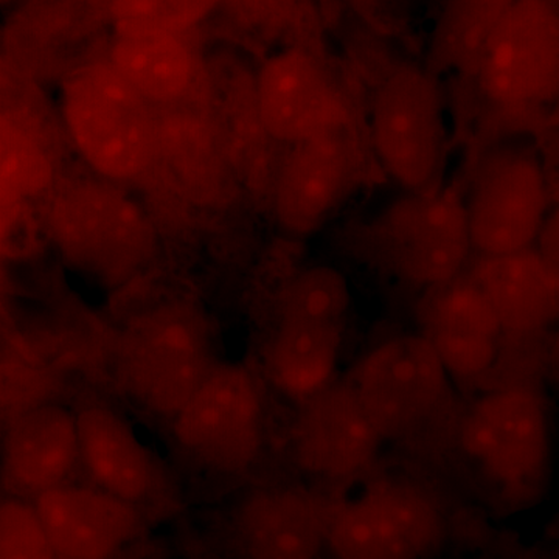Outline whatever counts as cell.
<instances>
[{"label":"cell","mask_w":559,"mask_h":559,"mask_svg":"<svg viewBox=\"0 0 559 559\" xmlns=\"http://www.w3.org/2000/svg\"><path fill=\"white\" fill-rule=\"evenodd\" d=\"M516 0H443L430 39L429 66L436 75H474L489 36Z\"/></svg>","instance_id":"obj_24"},{"label":"cell","mask_w":559,"mask_h":559,"mask_svg":"<svg viewBox=\"0 0 559 559\" xmlns=\"http://www.w3.org/2000/svg\"><path fill=\"white\" fill-rule=\"evenodd\" d=\"M381 440L352 388L329 385L307 401L297 432V454L310 473L342 479L366 468Z\"/></svg>","instance_id":"obj_19"},{"label":"cell","mask_w":559,"mask_h":559,"mask_svg":"<svg viewBox=\"0 0 559 559\" xmlns=\"http://www.w3.org/2000/svg\"><path fill=\"white\" fill-rule=\"evenodd\" d=\"M448 138L439 75L411 62L393 66L371 102L370 142L382 171L404 191L440 186Z\"/></svg>","instance_id":"obj_4"},{"label":"cell","mask_w":559,"mask_h":559,"mask_svg":"<svg viewBox=\"0 0 559 559\" xmlns=\"http://www.w3.org/2000/svg\"><path fill=\"white\" fill-rule=\"evenodd\" d=\"M252 559H310L314 511L299 489L261 492L249 503L242 522Z\"/></svg>","instance_id":"obj_23"},{"label":"cell","mask_w":559,"mask_h":559,"mask_svg":"<svg viewBox=\"0 0 559 559\" xmlns=\"http://www.w3.org/2000/svg\"><path fill=\"white\" fill-rule=\"evenodd\" d=\"M448 377L430 342L407 334L371 349L348 385L382 440H407L448 409Z\"/></svg>","instance_id":"obj_7"},{"label":"cell","mask_w":559,"mask_h":559,"mask_svg":"<svg viewBox=\"0 0 559 559\" xmlns=\"http://www.w3.org/2000/svg\"><path fill=\"white\" fill-rule=\"evenodd\" d=\"M80 463L95 487L138 506L156 492L160 468L130 421L105 404L75 414Z\"/></svg>","instance_id":"obj_20"},{"label":"cell","mask_w":559,"mask_h":559,"mask_svg":"<svg viewBox=\"0 0 559 559\" xmlns=\"http://www.w3.org/2000/svg\"><path fill=\"white\" fill-rule=\"evenodd\" d=\"M116 366L135 406L170 419L216 364L201 320L189 308L167 305L132 320Z\"/></svg>","instance_id":"obj_5"},{"label":"cell","mask_w":559,"mask_h":559,"mask_svg":"<svg viewBox=\"0 0 559 559\" xmlns=\"http://www.w3.org/2000/svg\"><path fill=\"white\" fill-rule=\"evenodd\" d=\"M105 58L156 110L201 102L207 86L189 33L116 32Z\"/></svg>","instance_id":"obj_17"},{"label":"cell","mask_w":559,"mask_h":559,"mask_svg":"<svg viewBox=\"0 0 559 559\" xmlns=\"http://www.w3.org/2000/svg\"><path fill=\"white\" fill-rule=\"evenodd\" d=\"M474 75L485 97L506 110L554 102L559 81L557 0H516L489 36Z\"/></svg>","instance_id":"obj_10"},{"label":"cell","mask_w":559,"mask_h":559,"mask_svg":"<svg viewBox=\"0 0 559 559\" xmlns=\"http://www.w3.org/2000/svg\"><path fill=\"white\" fill-rule=\"evenodd\" d=\"M219 0H109L116 32L189 33Z\"/></svg>","instance_id":"obj_25"},{"label":"cell","mask_w":559,"mask_h":559,"mask_svg":"<svg viewBox=\"0 0 559 559\" xmlns=\"http://www.w3.org/2000/svg\"><path fill=\"white\" fill-rule=\"evenodd\" d=\"M471 248L484 257L532 249L549 212V187L538 156L503 150L481 162L465 198Z\"/></svg>","instance_id":"obj_12"},{"label":"cell","mask_w":559,"mask_h":559,"mask_svg":"<svg viewBox=\"0 0 559 559\" xmlns=\"http://www.w3.org/2000/svg\"><path fill=\"white\" fill-rule=\"evenodd\" d=\"M170 421L179 450L202 468L245 473L263 440L259 384L245 367L215 366Z\"/></svg>","instance_id":"obj_8"},{"label":"cell","mask_w":559,"mask_h":559,"mask_svg":"<svg viewBox=\"0 0 559 559\" xmlns=\"http://www.w3.org/2000/svg\"><path fill=\"white\" fill-rule=\"evenodd\" d=\"M11 79V69L10 66L7 64L5 60H3L2 55H0V95L5 91L7 84Z\"/></svg>","instance_id":"obj_31"},{"label":"cell","mask_w":559,"mask_h":559,"mask_svg":"<svg viewBox=\"0 0 559 559\" xmlns=\"http://www.w3.org/2000/svg\"><path fill=\"white\" fill-rule=\"evenodd\" d=\"M348 305L347 282L333 267L304 272L290 286L267 349L272 381L290 399L308 401L329 388Z\"/></svg>","instance_id":"obj_6"},{"label":"cell","mask_w":559,"mask_h":559,"mask_svg":"<svg viewBox=\"0 0 559 559\" xmlns=\"http://www.w3.org/2000/svg\"><path fill=\"white\" fill-rule=\"evenodd\" d=\"M55 555L106 559L134 536L135 507L100 488L64 484L33 500Z\"/></svg>","instance_id":"obj_18"},{"label":"cell","mask_w":559,"mask_h":559,"mask_svg":"<svg viewBox=\"0 0 559 559\" xmlns=\"http://www.w3.org/2000/svg\"><path fill=\"white\" fill-rule=\"evenodd\" d=\"M246 21L266 31L290 27L297 36L316 32L311 10L305 0H234Z\"/></svg>","instance_id":"obj_28"},{"label":"cell","mask_w":559,"mask_h":559,"mask_svg":"<svg viewBox=\"0 0 559 559\" xmlns=\"http://www.w3.org/2000/svg\"><path fill=\"white\" fill-rule=\"evenodd\" d=\"M433 532L436 510L421 489L382 481L341 514L333 543L342 559H411Z\"/></svg>","instance_id":"obj_14"},{"label":"cell","mask_w":559,"mask_h":559,"mask_svg":"<svg viewBox=\"0 0 559 559\" xmlns=\"http://www.w3.org/2000/svg\"><path fill=\"white\" fill-rule=\"evenodd\" d=\"M44 201V231L79 274L119 286L153 259L156 226L127 187L94 175L60 179Z\"/></svg>","instance_id":"obj_1"},{"label":"cell","mask_w":559,"mask_h":559,"mask_svg":"<svg viewBox=\"0 0 559 559\" xmlns=\"http://www.w3.org/2000/svg\"><path fill=\"white\" fill-rule=\"evenodd\" d=\"M353 246L392 277L436 288L462 274L473 250L465 198L443 183L404 191L355 231Z\"/></svg>","instance_id":"obj_3"},{"label":"cell","mask_w":559,"mask_h":559,"mask_svg":"<svg viewBox=\"0 0 559 559\" xmlns=\"http://www.w3.org/2000/svg\"><path fill=\"white\" fill-rule=\"evenodd\" d=\"M58 117L91 175L124 187L148 180L157 156L156 109L105 57L62 76Z\"/></svg>","instance_id":"obj_2"},{"label":"cell","mask_w":559,"mask_h":559,"mask_svg":"<svg viewBox=\"0 0 559 559\" xmlns=\"http://www.w3.org/2000/svg\"><path fill=\"white\" fill-rule=\"evenodd\" d=\"M426 340L444 370L476 382L495 369L506 330L473 277H455L430 288L425 305Z\"/></svg>","instance_id":"obj_16"},{"label":"cell","mask_w":559,"mask_h":559,"mask_svg":"<svg viewBox=\"0 0 559 559\" xmlns=\"http://www.w3.org/2000/svg\"><path fill=\"white\" fill-rule=\"evenodd\" d=\"M252 98L264 135L288 146L349 114L314 36L272 53L257 73Z\"/></svg>","instance_id":"obj_13"},{"label":"cell","mask_w":559,"mask_h":559,"mask_svg":"<svg viewBox=\"0 0 559 559\" xmlns=\"http://www.w3.org/2000/svg\"><path fill=\"white\" fill-rule=\"evenodd\" d=\"M53 549L31 500H0V559H55Z\"/></svg>","instance_id":"obj_26"},{"label":"cell","mask_w":559,"mask_h":559,"mask_svg":"<svg viewBox=\"0 0 559 559\" xmlns=\"http://www.w3.org/2000/svg\"><path fill=\"white\" fill-rule=\"evenodd\" d=\"M364 151L352 114L289 145L275 176V219L296 237H308L337 215L355 193Z\"/></svg>","instance_id":"obj_9"},{"label":"cell","mask_w":559,"mask_h":559,"mask_svg":"<svg viewBox=\"0 0 559 559\" xmlns=\"http://www.w3.org/2000/svg\"><path fill=\"white\" fill-rule=\"evenodd\" d=\"M345 5L362 16L364 20L371 22L373 25H381V5L382 0H342Z\"/></svg>","instance_id":"obj_29"},{"label":"cell","mask_w":559,"mask_h":559,"mask_svg":"<svg viewBox=\"0 0 559 559\" xmlns=\"http://www.w3.org/2000/svg\"><path fill=\"white\" fill-rule=\"evenodd\" d=\"M57 138L36 103L0 108V182L33 202L57 186Z\"/></svg>","instance_id":"obj_22"},{"label":"cell","mask_w":559,"mask_h":559,"mask_svg":"<svg viewBox=\"0 0 559 559\" xmlns=\"http://www.w3.org/2000/svg\"><path fill=\"white\" fill-rule=\"evenodd\" d=\"M43 234V215L36 202L0 182V260L31 255Z\"/></svg>","instance_id":"obj_27"},{"label":"cell","mask_w":559,"mask_h":559,"mask_svg":"<svg viewBox=\"0 0 559 559\" xmlns=\"http://www.w3.org/2000/svg\"><path fill=\"white\" fill-rule=\"evenodd\" d=\"M509 334L527 336L558 310V274L536 250L484 257L471 275Z\"/></svg>","instance_id":"obj_21"},{"label":"cell","mask_w":559,"mask_h":559,"mask_svg":"<svg viewBox=\"0 0 559 559\" xmlns=\"http://www.w3.org/2000/svg\"><path fill=\"white\" fill-rule=\"evenodd\" d=\"M79 463L75 414L58 404L17 412L0 441V485L13 498L35 500L68 484Z\"/></svg>","instance_id":"obj_15"},{"label":"cell","mask_w":559,"mask_h":559,"mask_svg":"<svg viewBox=\"0 0 559 559\" xmlns=\"http://www.w3.org/2000/svg\"><path fill=\"white\" fill-rule=\"evenodd\" d=\"M10 311V283L7 277L5 267H3V260H0V334L5 330L7 322H9Z\"/></svg>","instance_id":"obj_30"},{"label":"cell","mask_w":559,"mask_h":559,"mask_svg":"<svg viewBox=\"0 0 559 559\" xmlns=\"http://www.w3.org/2000/svg\"><path fill=\"white\" fill-rule=\"evenodd\" d=\"M466 457L492 484L521 491L538 484L549 462V421L539 393L525 385L495 390L459 425Z\"/></svg>","instance_id":"obj_11"}]
</instances>
